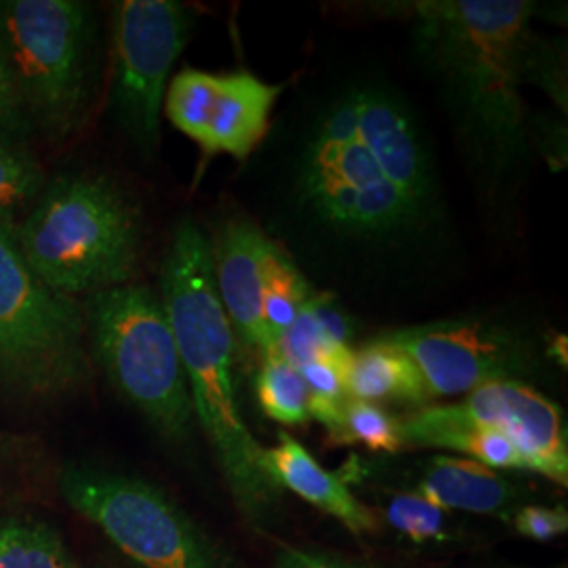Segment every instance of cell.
Returning <instances> with one entry per match:
<instances>
[{
    "instance_id": "6da1fadb",
    "label": "cell",
    "mask_w": 568,
    "mask_h": 568,
    "mask_svg": "<svg viewBox=\"0 0 568 568\" xmlns=\"http://www.w3.org/2000/svg\"><path fill=\"white\" fill-rule=\"evenodd\" d=\"M291 192L310 224L344 243H406L438 211L426 135L405 100L377 87L349 89L312 119Z\"/></svg>"
},
{
    "instance_id": "7a4b0ae2",
    "label": "cell",
    "mask_w": 568,
    "mask_h": 568,
    "mask_svg": "<svg viewBox=\"0 0 568 568\" xmlns=\"http://www.w3.org/2000/svg\"><path fill=\"white\" fill-rule=\"evenodd\" d=\"M413 39L469 156L488 182H508L528 156L523 84L544 60L525 0L417 2Z\"/></svg>"
},
{
    "instance_id": "3957f363",
    "label": "cell",
    "mask_w": 568,
    "mask_h": 568,
    "mask_svg": "<svg viewBox=\"0 0 568 568\" xmlns=\"http://www.w3.org/2000/svg\"><path fill=\"white\" fill-rule=\"evenodd\" d=\"M161 300L173 328L196 426L209 438L239 509L253 527L276 520L283 488L264 469V448L236 398V335L220 302L211 244L192 220L175 227L164 255Z\"/></svg>"
},
{
    "instance_id": "277c9868",
    "label": "cell",
    "mask_w": 568,
    "mask_h": 568,
    "mask_svg": "<svg viewBox=\"0 0 568 568\" xmlns=\"http://www.w3.org/2000/svg\"><path fill=\"white\" fill-rule=\"evenodd\" d=\"M23 260L65 297L133 283L142 255L140 211L103 175L63 173L47 180L16 224Z\"/></svg>"
},
{
    "instance_id": "5b68a950",
    "label": "cell",
    "mask_w": 568,
    "mask_h": 568,
    "mask_svg": "<svg viewBox=\"0 0 568 568\" xmlns=\"http://www.w3.org/2000/svg\"><path fill=\"white\" fill-rule=\"evenodd\" d=\"M95 18L81 0H0V60L32 133L72 138L95 87Z\"/></svg>"
},
{
    "instance_id": "8992f818",
    "label": "cell",
    "mask_w": 568,
    "mask_h": 568,
    "mask_svg": "<svg viewBox=\"0 0 568 568\" xmlns=\"http://www.w3.org/2000/svg\"><path fill=\"white\" fill-rule=\"evenodd\" d=\"M91 361L166 443L187 445L196 419L161 293L122 284L84 297Z\"/></svg>"
},
{
    "instance_id": "52a82bcc",
    "label": "cell",
    "mask_w": 568,
    "mask_h": 568,
    "mask_svg": "<svg viewBox=\"0 0 568 568\" xmlns=\"http://www.w3.org/2000/svg\"><path fill=\"white\" fill-rule=\"evenodd\" d=\"M81 300L42 283L0 222V389L34 400L63 398L91 382Z\"/></svg>"
},
{
    "instance_id": "ba28073f",
    "label": "cell",
    "mask_w": 568,
    "mask_h": 568,
    "mask_svg": "<svg viewBox=\"0 0 568 568\" xmlns=\"http://www.w3.org/2000/svg\"><path fill=\"white\" fill-rule=\"evenodd\" d=\"M65 504L143 568H243L163 488L105 467L70 464Z\"/></svg>"
},
{
    "instance_id": "9c48e42d",
    "label": "cell",
    "mask_w": 568,
    "mask_h": 568,
    "mask_svg": "<svg viewBox=\"0 0 568 568\" xmlns=\"http://www.w3.org/2000/svg\"><path fill=\"white\" fill-rule=\"evenodd\" d=\"M192 28V9L178 0H124L114 7L110 105L122 133L145 156L159 150L164 93Z\"/></svg>"
},
{
    "instance_id": "30bf717a",
    "label": "cell",
    "mask_w": 568,
    "mask_h": 568,
    "mask_svg": "<svg viewBox=\"0 0 568 568\" xmlns=\"http://www.w3.org/2000/svg\"><path fill=\"white\" fill-rule=\"evenodd\" d=\"M379 342L417 366L427 398L466 396L490 382H516L537 365L525 328L493 316H457L387 331Z\"/></svg>"
},
{
    "instance_id": "8fae6325",
    "label": "cell",
    "mask_w": 568,
    "mask_h": 568,
    "mask_svg": "<svg viewBox=\"0 0 568 568\" xmlns=\"http://www.w3.org/2000/svg\"><path fill=\"white\" fill-rule=\"evenodd\" d=\"M422 426L488 427L506 434L527 459L528 469L558 485L568 480L565 415L541 392L523 382H490L462 403L427 406L408 417Z\"/></svg>"
},
{
    "instance_id": "7c38bea8",
    "label": "cell",
    "mask_w": 568,
    "mask_h": 568,
    "mask_svg": "<svg viewBox=\"0 0 568 568\" xmlns=\"http://www.w3.org/2000/svg\"><path fill=\"white\" fill-rule=\"evenodd\" d=\"M267 236L246 220H227L209 239L220 302L234 335L264 354L262 253Z\"/></svg>"
},
{
    "instance_id": "4fadbf2b",
    "label": "cell",
    "mask_w": 568,
    "mask_h": 568,
    "mask_svg": "<svg viewBox=\"0 0 568 568\" xmlns=\"http://www.w3.org/2000/svg\"><path fill=\"white\" fill-rule=\"evenodd\" d=\"M283 89V84H267L248 72L222 74L201 145L204 161L215 154L246 159L264 140Z\"/></svg>"
},
{
    "instance_id": "5bb4252c",
    "label": "cell",
    "mask_w": 568,
    "mask_h": 568,
    "mask_svg": "<svg viewBox=\"0 0 568 568\" xmlns=\"http://www.w3.org/2000/svg\"><path fill=\"white\" fill-rule=\"evenodd\" d=\"M264 469L278 487L293 490L352 532L365 535L377 528L375 514L352 495L344 476L321 466L291 434L281 432L278 445L264 448Z\"/></svg>"
},
{
    "instance_id": "9a60e30c",
    "label": "cell",
    "mask_w": 568,
    "mask_h": 568,
    "mask_svg": "<svg viewBox=\"0 0 568 568\" xmlns=\"http://www.w3.org/2000/svg\"><path fill=\"white\" fill-rule=\"evenodd\" d=\"M417 493L445 511L504 514L516 504V490L509 480L490 467L462 457H434Z\"/></svg>"
},
{
    "instance_id": "2e32d148",
    "label": "cell",
    "mask_w": 568,
    "mask_h": 568,
    "mask_svg": "<svg viewBox=\"0 0 568 568\" xmlns=\"http://www.w3.org/2000/svg\"><path fill=\"white\" fill-rule=\"evenodd\" d=\"M345 392L354 400H398L408 405H424L426 384L400 349L379 339L352 352L345 371Z\"/></svg>"
},
{
    "instance_id": "e0dca14e",
    "label": "cell",
    "mask_w": 568,
    "mask_h": 568,
    "mask_svg": "<svg viewBox=\"0 0 568 568\" xmlns=\"http://www.w3.org/2000/svg\"><path fill=\"white\" fill-rule=\"evenodd\" d=\"M354 331V321L333 295H314L284 333L272 356H278L293 366L331 358L352 349L349 344Z\"/></svg>"
},
{
    "instance_id": "ac0fdd59",
    "label": "cell",
    "mask_w": 568,
    "mask_h": 568,
    "mask_svg": "<svg viewBox=\"0 0 568 568\" xmlns=\"http://www.w3.org/2000/svg\"><path fill=\"white\" fill-rule=\"evenodd\" d=\"M314 291L302 270L281 244L267 239L262 253V318H264V358H270L284 333L295 323Z\"/></svg>"
},
{
    "instance_id": "d6986e66",
    "label": "cell",
    "mask_w": 568,
    "mask_h": 568,
    "mask_svg": "<svg viewBox=\"0 0 568 568\" xmlns=\"http://www.w3.org/2000/svg\"><path fill=\"white\" fill-rule=\"evenodd\" d=\"M0 568H79L60 535L39 520L0 518Z\"/></svg>"
},
{
    "instance_id": "ffe728a7",
    "label": "cell",
    "mask_w": 568,
    "mask_h": 568,
    "mask_svg": "<svg viewBox=\"0 0 568 568\" xmlns=\"http://www.w3.org/2000/svg\"><path fill=\"white\" fill-rule=\"evenodd\" d=\"M220 87V74L196 68H183L166 87L163 112L185 138L203 145L211 121L213 103Z\"/></svg>"
},
{
    "instance_id": "44dd1931",
    "label": "cell",
    "mask_w": 568,
    "mask_h": 568,
    "mask_svg": "<svg viewBox=\"0 0 568 568\" xmlns=\"http://www.w3.org/2000/svg\"><path fill=\"white\" fill-rule=\"evenodd\" d=\"M307 387L297 366L278 356L265 358L257 375V400L265 415L284 426H304L307 413Z\"/></svg>"
},
{
    "instance_id": "7402d4cb",
    "label": "cell",
    "mask_w": 568,
    "mask_h": 568,
    "mask_svg": "<svg viewBox=\"0 0 568 568\" xmlns=\"http://www.w3.org/2000/svg\"><path fill=\"white\" fill-rule=\"evenodd\" d=\"M44 182L47 175L30 150L0 148V222L18 224Z\"/></svg>"
},
{
    "instance_id": "603a6c76",
    "label": "cell",
    "mask_w": 568,
    "mask_h": 568,
    "mask_svg": "<svg viewBox=\"0 0 568 568\" xmlns=\"http://www.w3.org/2000/svg\"><path fill=\"white\" fill-rule=\"evenodd\" d=\"M335 445H363L368 450L396 453L403 445L400 422L382 406L349 398L342 413V424L331 438Z\"/></svg>"
},
{
    "instance_id": "cb8c5ba5",
    "label": "cell",
    "mask_w": 568,
    "mask_h": 568,
    "mask_svg": "<svg viewBox=\"0 0 568 568\" xmlns=\"http://www.w3.org/2000/svg\"><path fill=\"white\" fill-rule=\"evenodd\" d=\"M386 518L394 530L415 544L447 539V511L427 501L419 493L394 495L387 504Z\"/></svg>"
},
{
    "instance_id": "d4e9b609",
    "label": "cell",
    "mask_w": 568,
    "mask_h": 568,
    "mask_svg": "<svg viewBox=\"0 0 568 568\" xmlns=\"http://www.w3.org/2000/svg\"><path fill=\"white\" fill-rule=\"evenodd\" d=\"M34 133L21 112L20 103L9 84L4 63L0 60V148L30 150Z\"/></svg>"
},
{
    "instance_id": "484cf974",
    "label": "cell",
    "mask_w": 568,
    "mask_h": 568,
    "mask_svg": "<svg viewBox=\"0 0 568 568\" xmlns=\"http://www.w3.org/2000/svg\"><path fill=\"white\" fill-rule=\"evenodd\" d=\"M516 528L530 539L548 541L567 532L568 516L565 509L539 508L528 506L516 514Z\"/></svg>"
},
{
    "instance_id": "4316f807",
    "label": "cell",
    "mask_w": 568,
    "mask_h": 568,
    "mask_svg": "<svg viewBox=\"0 0 568 568\" xmlns=\"http://www.w3.org/2000/svg\"><path fill=\"white\" fill-rule=\"evenodd\" d=\"M274 568H377L371 565H361L347 558H339L333 554L323 551H310V549L283 548L276 556Z\"/></svg>"
},
{
    "instance_id": "83f0119b",
    "label": "cell",
    "mask_w": 568,
    "mask_h": 568,
    "mask_svg": "<svg viewBox=\"0 0 568 568\" xmlns=\"http://www.w3.org/2000/svg\"><path fill=\"white\" fill-rule=\"evenodd\" d=\"M4 448H7V436H2V434H0V453H2Z\"/></svg>"
}]
</instances>
